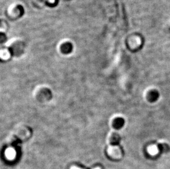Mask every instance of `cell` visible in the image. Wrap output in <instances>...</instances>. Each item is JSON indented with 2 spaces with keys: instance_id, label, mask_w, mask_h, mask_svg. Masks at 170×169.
I'll list each match as a JSON object with an SVG mask.
<instances>
[{
  "instance_id": "obj_1",
  "label": "cell",
  "mask_w": 170,
  "mask_h": 169,
  "mask_svg": "<svg viewBox=\"0 0 170 169\" xmlns=\"http://www.w3.org/2000/svg\"><path fill=\"white\" fill-rule=\"evenodd\" d=\"M107 153L110 157L116 159L121 158L122 155L121 148L118 145H112L109 146L107 149Z\"/></svg>"
},
{
  "instance_id": "obj_2",
  "label": "cell",
  "mask_w": 170,
  "mask_h": 169,
  "mask_svg": "<svg viewBox=\"0 0 170 169\" xmlns=\"http://www.w3.org/2000/svg\"><path fill=\"white\" fill-rule=\"evenodd\" d=\"M147 152L149 155L155 156L160 152V147L156 145H150L147 148Z\"/></svg>"
},
{
  "instance_id": "obj_3",
  "label": "cell",
  "mask_w": 170,
  "mask_h": 169,
  "mask_svg": "<svg viewBox=\"0 0 170 169\" xmlns=\"http://www.w3.org/2000/svg\"><path fill=\"white\" fill-rule=\"evenodd\" d=\"M124 121L123 119L121 117H118L117 119H114L113 123V126L114 128L116 129H120L124 126Z\"/></svg>"
},
{
  "instance_id": "obj_4",
  "label": "cell",
  "mask_w": 170,
  "mask_h": 169,
  "mask_svg": "<svg viewBox=\"0 0 170 169\" xmlns=\"http://www.w3.org/2000/svg\"><path fill=\"white\" fill-rule=\"evenodd\" d=\"M159 97V95L158 92H156V91H153L149 92L148 96V99L149 101L151 102L156 101V100H158Z\"/></svg>"
},
{
  "instance_id": "obj_5",
  "label": "cell",
  "mask_w": 170,
  "mask_h": 169,
  "mask_svg": "<svg viewBox=\"0 0 170 169\" xmlns=\"http://www.w3.org/2000/svg\"><path fill=\"white\" fill-rule=\"evenodd\" d=\"M6 156L9 160H12L16 157V152L12 148H9L6 152Z\"/></svg>"
},
{
  "instance_id": "obj_6",
  "label": "cell",
  "mask_w": 170,
  "mask_h": 169,
  "mask_svg": "<svg viewBox=\"0 0 170 169\" xmlns=\"http://www.w3.org/2000/svg\"><path fill=\"white\" fill-rule=\"evenodd\" d=\"M120 136L116 133H114L111 137V142L112 143V145H118V143L120 142Z\"/></svg>"
},
{
  "instance_id": "obj_7",
  "label": "cell",
  "mask_w": 170,
  "mask_h": 169,
  "mask_svg": "<svg viewBox=\"0 0 170 169\" xmlns=\"http://www.w3.org/2000/svg\"><path fill=\"white\" fill-rule=\"evenodd\" d=\"M71 169H81V168H79V167H76V166H73V167H72Z\"/></svg>"
},
{
  "instance_id": "obj_8",
  "label": "cell",
  "mask_w": 170,
  "mask_h": 169,
  "mask_svg": "<svg viewBox=\"0 0 170 169\" xmlns=\"http://www.w3.org/2000/svg\"><path fill=\"white\" fill-rule=\"evenodd\" d=\"M100 169V168H99V167H96V168H95V169Z\"/></svg>"
}]
</instances>
